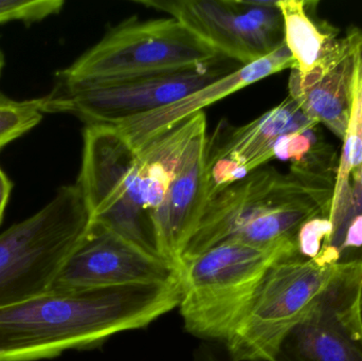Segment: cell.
Wrapping results in <instances>:
<instances>
[{"label": "cell", "instance_id": "obj_7", "mask_svg": "<svg viewBox=\"0 0 362 361\" xmlns=\"http://www.w3.org/2000/svg\"><path fill=\"white\" fill-rule=\"evenodd\" d=\"M208 65L91 82H57L42 97V112L78 117L86 125H112L174 103L235 70L223 61Z\"/></svg>", "mask_w": 362, "mask_h": 361}, {"label": "cell", "instance_id": "obj_16", "mask_svg": "<svg viewBox=\"0 0 362 361\" xmlns=\"http://www.w3.org/2000/svg\"><path fill=\"white\" fill-rule=\"evenodd\" d=\"M308 2L280 0L279 8L284 21L285 45L293 55L300 76L312 73L339 48L341 38L331 25H320L310 16Z\"/></svg>", "mask_w": 362, "mask_h": 361}, {"label": "cell", "instance_id": "obj_22", "mask_svg": "<svg viewBox=\"0 0 362 361\" xmlns=\"http://www.w3.org/2000/svg\"><path fill=\"white\" fill-rule=\"evenodd\" d=\"M346 314L351 326L362 343V271L349 299Z\"/></svg>", "mask_w": 362, "mask_h": 361}, {"label": "cell", "instance_id": "obj_11", "mask_svg": "<svg viewBox=\"0 0 362 361\" xmlns=\"http://www.w3.org/2000/svg\"><path fill=\"white\" fill-rule=\"evenodd\" d=\"M317 127L318 124L310 120L291 97L243 126H227L223 121L216 135L206 143L209 195L212 197L264 167L276 157L274 150L281 138Z\"/></svg>", "mask_w": 362, "mask_h": 361}, {"label": "cell", "instance_id": "obj_19", "mask_svg": "<svg viewBox=\"0 0 362 361\" xmlns=\"http://www.w3.org/2000/svg\"><path fill=\"white\" fill-rule=\"evenodd\" d=\"M63 0H0V25L11 21L36 23L59 14Z\"/></svg>", "mask_w": 362, "mask_h": 361}, {"label": "cell", "instance_id": "obj_14", "mask_svg": "<svg viewBox=\"0 0 362 361\" xmlns=\"http://www.w3.org/2000/svg\"><path fill=\"white\" fill-rule=\"evenodd\" d=\"M362 31L353 28L339 48L306 76L291 70L288 97L313 122L329 129L344 142L350 121L356 50Z\"/></svg>", "mask_w": 362, "mask_h": 361}, {"label": "cell", "instance_id": "obj_21", "mask_svg": "<svg viewBox=\"0 0 362 361\" xmlns=\"http://www.w3.org/2000/svg\"><path fill=\"white\" fill-rule=\"evenodd\" d=\"M332 232L329 216H317L301 227L296 239L298 254L305 258L317 259Z\"/></svg>", "mask_w": 362, "mask_h": 361}, {"label": "cell", "instance_id": "obj_12", "mask_svg": "<svg viewBox=\"0 0 362 361\" xmlns=\"http://www.w3.org/2000/svg\"><path fill=\"white\" fill-rule=\"evenodd\" d=\"M206 122L192 137L165 199L152 216L157 252L178 269L183 250L197 228L210 199L206 169Z\"/></svg>", "mask_w": 362, "mask_h": 361}, {"label": "cell", "instance_id": "obj_6", "mask_svg": "<svg viewBox=\"0 0 362 361\" xmlns=\"http://www.w3.org/2000/svg\"><path fill=\"white\" fill-rule=\"evenodd\" d=\"M223 55L173 17L127 19L108 31L57 82L78 83L167 73L208 65Z\"/></svg>", "mask_w": 362, "mask_h": 361}, {"label": "cell", "instance_id": "obj_15", "mask_svg": "<svg viewBox=\"0 0 362 361\" xmlns=\"http://www.w3.org/2000/svg\"><path fill=\"white\" fill-rule=\"evenodd\" d=\"M358 277L340 284L295 326L281 343L274 361H362V343L346 314Z\"/></svg>", "mask_w": 362, "mask_h": 361}, {"label": "cell", "instance_id": "obj_1", "mask_svg": "<svg viewBox=\"0 0 362 361\" xmlns=\"http://www.w3.org/2000/svg\"><path fill=\"white\" fill-rule=\"evenodd\" d=\"M180 281L153 285L49 290L0 309V361L53 357L146 328L177 309Z\"/></svg>", "mask_w": 362, "mask_h": 361}, {"label": "cell", "instance_id": "obj_20", "mask_svg": "<svg viewBox=\"0 0 362 361\" xmlns=\"http://www.w3.org/2000/svg\"><path fill=\"white\" fill-rule=\"evenodd\" d=\"M362 216V165L359 171L358 177L352 184L351 188L350 201H349L348 209L344 213V218L340 220L339 224L336 225L332 229L331 235L327 239V243L323 246L322 251L320 252V256H322L325 261L336 264V256H337L338 249L341 245L344 239V233L348 229L349 225L356 220L357 218ZM338 267V266H337Z\"/></svg>", "mask_w": 362, "mask_h": 361}, {"label": "cell", "instance_id": "obj_5", "mask_svg": "<svg viewBox=\"0 0 362 361\" xmlns=\"http://www.w3.org/2000/svg\"><path fill=\"white\" fill-rule=\"evenodd\" d=\"M93 224L78 184L0 235V309L46 294Z\"/></svg>", "mask_w": 362, "mask_h": 361}, {"label": "cell", "instance_id": "obj_24", "mask_svg": "<svg viewBox=\"0 0 362 361\" xmlns=\"http://www.w3.org/2000/svg\"><path fill=\"white\" fill-rule=\"evenodd\" d=\"M4 55L2 53V51L0 50V74H1L2 69H4Z\"/></svg>", "mask_w": 362, "mask_h": 361}, {"label": "cell", "instance_id": "obj_9", "mask_svg": "<svg viewBox=\"0 0 362 361\" xmlns=\"http://www.w3.org/2000/svg\"><path fill=\"white\" fill-rule=\"evenodd\" d=\"M136 153L114 127L86 125L76 184L82 191L93 223L144 249L158 254L152 228L129 203L127 176Z\"/></svg>", "mask_w": 362, "mask_h": 361}, {"label": "cell", "instance_id": "obj_10", "mask_svg": "<svg viewBox=\"0 0 362 361\" xmlns=\"http://www.w3.org/2000/svg\"><path fill=\"white\" fill-rule=\"evenodd\" d=\"M180 281V269L102 225L93 223L50 290L153 285Z\"/></svg>", "mask_w": 362, "mask_h": 361}, {"label": "cell", "instance_id": "obj_2", "mask_svg": "<svg viewBox=\"0 0 362 361\" xmlns=\"http://www.w3.org/2000/svg\"><path fill=\"white\" fill-rule=\"evenodd\" d=\"M336 175L296 165L287 174L270 167L251 172L210 197L180 263L228 242L297 247L305 223L331 215Z\"/></svg>", "mask_w": 362, "mask_h": 361}, {"label": "cell", "instance_id": "obj_13", "mask_svg": "<svg viewBox=\"0 0 362 361\" xmlns=\"http://www.w3.org/2000/svg\"><path fill=\"white\" fill-rule=\"evenodd\" d=\"M295 67L293 55L284 45L259 61L238 66L227 76L197 89L174 103L110 126L114 127L133 150L138 152L155 138L167 133L194 114L202 112L211 104L216 103L219 100L272 74Z\"/></svg>", "mask_w": 362, "mask_h": 361}, {"label": "cell", "instance_id": "obj_17", "mask_svg": "<svg viewBox=\"0 0 362 361\" xmlns=\"http://www.w3.org/2000/svg\"><path fill=\"white\" fill-rule=\"evenodd\" d=\"M362 165V40L356 50L352 104L348 131L344 140L338 163L335 190L329 220L332 228L339 224L348 209L352 184Z\"/></svg>", "mask_w": 362, "mask_h": 361}, {"label": "cell", "instance_id": "obj_8", "mask_svg": "<svg viewBox=\"0 0 362 361\" xmlns=\"http://www.w3.org/2000/svg\"><path fill=\"white\" fill-rule=\"evenodd\" d=\"M167 13L228 59L245 66L285 45L278 1L137 0Z\"/></svg>", "mask_w": 362, "mask_h": 361}, {"label": "cell", "instance_id": "obj_18", "mask_svg": "<svg viewBox=\"0 0 362 361\" xmlns=\"http://www.w3.org/2000/svg\"><path fill=\"white\" fill-rule=\"evenodd\" d=\"M42 100L16 101L0 95V150L42 121Z\"/></svg>", "mask_w": 362, "mask_h": 361}, {"label": "cell", "instance_id": "obj_23", "mask_svg": "<svg viewBox=\"0 0 362 361\" xmlns=\"http://www.w3.org/2000/svg\"><path fill=\"white\" fill-rule=\"evenodd\" d=\"M12 188V182L0 167V224H1L4 210H6V205H8V199H10Z\"/></svg>", "mask_w": 362, "mask_h": 361}, {"label": "cell", "instance_id": "obj_3", "mask_svg": "<svg viewBox=\"0 0 362 361\" xmlns=\"http://www.w3.org/2000/svg\"><path fill=\"white\" fill-rule=\"evenodd\" d=\"M293 252L297 247L262 248L228 242L183 260L178 309L185 330L198 338L227 341L269 267Z\"/></svg>", "mask_w": 362, "mask_h": 361}, {"label": "cell", "instance_id": "obj_4", "mask_svg": "<svg viewBox=\"0 0 362 361\" xmlns=\"http://www.w3.org/2000/svg\"><path fill=\"white\" fill-rule=\"evenodd\" d=\"M361 273L298 251L279 259L225 341L231 361H274L291 330L340 284Z\"/></svg>", "mask_w": 362, "mask_h": 361}]
</instances>
